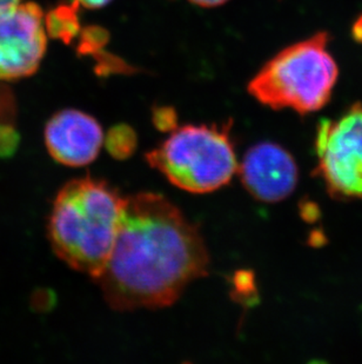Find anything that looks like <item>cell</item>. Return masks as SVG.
Returning a JSON list of instances; mask_svg holds the SVG:
<instances>
[{"instance_id":"cell-1","label":"cell","mask_w":362,"mask_h":364,"mask_svg":"<svg viewBox=\"0 0 362 364\" xmlns=\"http://www.w3.org/2000/svg\"><path fill=\"white\" fill-rule=\"evenodd\" d=\"M209 256L199 228L159 193L127 197L119 232L96 279L118 311L171 306L209 272Z\"/></svg>"},{"instance_id":"cell-2","label":"cell","mask_w":362,"mask_h":364,"mask_svg":"<svg viewBox=\"0 0 362 364\" xmlns=\"http://www.w3.org/2000/svg\"><path fill=\"white\" fill-rule=\"evenodd\" d=\"M126 198L91 176L62 186L48 222L55 254L73 270L98 279L116 244Z\"/></svg>"},{"instance_id":"cell-3","label":"cell","mask_w":362,"mask_h":364,"mask_svg":"<svg viewBox=\"0 0 362 364\" xmlns=\"http://www.w3.org/2000/svg\"><path fill=\"white\" fill-rule=\"evenodd\" d=\"M328 41L327 33L320 32L274 55L248 84L251 96L273 110L307 114L322 109L339 75Z\"/></svg>"},{"instance_id":"cell-4","label":"cell","mask_w":362,"mask_h":364,"mask_svg":"<svg viewBox=\"0 0 362 364\" xmlns=\"http://www.w3.org/2000/svg\"><path fill=\"white\" fill-rule=\"evenodd\" d=\"M231 122L224 125H186L150 150L147 162L173 186L207 193L227 186L238 172Z\"/></svg>"},{"instance_id":"cell-5","label":"cell","mask_w":362,"mask_h":364,"mask_svg":"<svg viewBox=\"0 0 362 364\" xmlns=\"http://www.w3.org/2000/svg\"><path fill=\"white\" fill-rule=\"evenodd\" d=\"M319 164L328 193L340 200H362V104L336 121H322L317 134Z\"/></svg>"},{"instance_id":"cell-6","label":"cell","mask_w":362,"mask_h":364,"mask_svg":"<svg viewBox=\"0 0 362 364\" xmlns=\"http://www.w3.org/2000/svg\"><path fill=\"white\" fill-rule=\"evenodd\" d=\"M46 50L44 16L37 4L0 11V80L31 76Z\"/></svg>"},{"instance_id":"cell-7","label":"cell","mask_w":362,"mask_h":364,"mask_svg":"<svg viewBox=\"0 0 362 364\" xmlns=\"http://www.w3.org/2000/svg\"><path fill=\"white\" fill-rule=\"evenodd\" d=\"M238 173L247 191L263 203L286 200L297 188L299 179L293 156L270 141L252 146L238 166Z\"/></svg>"},{"instance_id":"cell-8","label":"cell","mask_w":362,"mask_h":364,"mask_svg":"<svg viewBox=\"0 0 362 364\" xmlns=\"http://www.w3.org/2000/svg\"><path fill=\"white\" fill-rule=\"evenodd\" d=\"M45 143L52 159L72 168L85 166L99 155L104 134L100 124L79 110H62L45 127Z\"/></svg>"},{"instance_id":"cell-9","label":"cell","mask_w":362,"mask_h":364,"mask_svg":"<svg viewBox=\"0 0 362 364\" xmlns=\"http://www.w3.org/2000/svg\"><path fill=\"white\" fill-rule=\"evenodd\" d=\"M79 5L73 0L71 5H59L45 18L46 31L52 38L60 39L65 44H70L80 32L79 23Z\"/></svg>"},{"instance_id":"cell-10","label":"cell","mask_w":362,"mask_h":364,"mask_svg":"<svg viewBox=\"0 0 362 364\" xmlns=\"http://www.w3.org/2000/svg\"><path fill=\"white\" fill-rule=\"evenodd\" d=\"M105 144L114 159H128L137 146V134L128 125H116L109 131Z\"/></svg>"},{"instance_id":"cell-11","label":"cell","mask_w":362,"mask_h":364,"mask_svg":"<svg viewBox=\"0 0 362 364\" xmlns=\"http://www.w3.org/2000/svg\"><path fill=\"white\" fill-rule=\"evenodd\" d=\"M109 35L102 26H89L82 31L78 52L80 55H97L103 51L109 43Z\"/></svg>"},{"instance_id":"cell-12","label":"cell","mask_w":362,"mask_h":364,"mask_svg":"<svg viewBox=\"0 0 362 364\" xmlns=\"http://www.w3.org/2000/svg\"><path fill=\"white\" fill-rule=\"evenodd\" d=\"M153 124L158 130L163 132H172L178 127V116L175 109L172 107H155L153 110Z\"/></svg>"},{"instance_id":"cell-13","label":"cell","mask_w":362,"mask_h":364,"mask_svg":"<svg viewBox=\"0 0 362 364\" xmlns=\"http://www.w3.org/2000/svg\"><path fill=\"white\" fill-rule=\"evenodd\" d=\"M94 58L98 59V66H97V73L99 75H109V73H126L131 71V68L126 65L123 60L116 58L114 55H106L105 52H99L93 55Z\"/></svg>"},{"instance_id":"cell-14","label":"cell","mask_w":362,"mask_h":364,"mask_svg":"<svg viewBox=\"0 0 362 364\" xmlns=\"http://www.w3.org/2000/svg\"><path fill=\"white\" fill-rule=\"evenodd\" d=\"M19 141L21 137L13 127L10 125H0V159H7L13 155Z\"/></svg>"},{"instance_id":"cell-15","label":"cell","mask_w":362,"mask_h":364,"mask_svg":"<svg viewBox=\"0 0 362 364\" xmlns=\"http://www.w3.org/2000/svg\"><path fill=\"white\" fill-rule=\"evenodd\" d=\"M248 272H239L236 274L234 279V289L238 294L248 295L250 292L254 291V281L252 277H248Z\"/></svg>"},{"instance_id":"cell-16","label":"cell","mask_w":362,"mask_h":364,"mask_svg":"<svg viewBox=\"0 0 362 364\" xmlns=\"http://www.w3.org/2000/svg\"><path fill=\"white\" fill-rule=\"evenodd\" d=\"M301 215L305 220L314 222L320 216V211L314 203H305L304 205H301Z\"/></svg>"},{"instance_id":"cell-17","label":"cell","mask_w":362,"mask_h":364,"mask_svg":"<svg viewBox=\"0 0 362 364\" xmlns=\"http://www.w3.org/2000/svg\"><path fill=\"white\" fill-rule=\"evenodd\" d=\"M75 1L89 9H100L107 5L111 0H75Z\"/></svg>"},{"instance_id":"cell-18","label":"cell","mask_w":362,"mask_h":364,"mask_svg":"<svg viewBox=\"0 0 362 364\" xmlns=\"http://www.w3.org/2000/svg\"><path fill=\"white\" fill-rule=\"evenodd\" d=\"M192 4L202 7H216L225 4L227 0H190Z\"/></svg>"},{"instance_id":"cell-19","label":"cell","mask_w":362,"mask_h":364,"mask_svg":"<svg viewBox=\"0 0 362 364\" xmlns=\"http://www.w3.org/2000/svg\"><path fill=\"white\" fill-rule=\"evenodd\" d=\"M21 0H0V11L5 10L7 7L13 6L19 4Z\"/></svg>"}]
</instances>
